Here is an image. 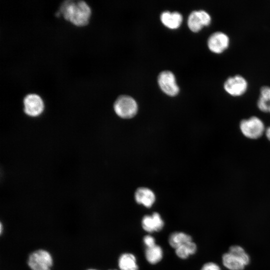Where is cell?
Segmentation results:
<instances>
[{
  "instance_id": "obj_5",
  "label": "cell",
  "mask_w": 270,
  "mask_h": 270,
  "mask_svg": "<svg viewBox=\"0 0 270 270\" xmlns=\"http://www.w3.org/2000/svg\"><path fill=\"white\" fill-rule=\"evenodd\" d=\"M223 88L228 94L232 96H240L247 92L248 83L244 76L236 74L226 78L224 82Z\"/></svg>"
},
{
  "instance_id": "obj_4",
  "label": "cell",
  "mask_w": 270,
  "mask_h": 270,
  "mask_svg": "<svg viewBox=\"0 0 270 270\" xmlns=\"http://www.w3.org/2000/svg\"><path fill=\"white\" fill-rule=\"evenodd\" d=\"M114 108L116 113L119 116L124 118H130L136 114L138 104L132 96L122 95L116 100Z\"/></svg>"
},
{
  "instance_id": "obj_21",
  "label": "cell",
  "mask_w": 270,
  "mask_h": 270,
  "mask_svg": "<svg viewBox=\"0 0 270 270\" xmlns=\"http://www.w3.org/2000/svg\"><path fill=\"white\" fill-rule=\"evenodd\" d=\"M201 270H220L219 266L214 262H208L204 264Z\"/></svg>"
},
{
  "instance_id": "obj_3",
  "label": "cell",
  "mask_w": 270,
  "mask_h": 270,
  "mask_svg": "<svg viewBox=\"0 0 270 270\" xmlns=\"http://www.w3.org/2000/svg\"><path fill=\"white\" fill-rule=\"evenodd\" d=\"M240 128L244 136L252 140L260 138L266 130L263 122L256 116L241 120Z\"/></svg>"
},
{
  "instance_id": "obj_17",
  "label": "cell",
  "mask_w": 270,
  "mask_h": 270,
  "mask_svg": "<svg viewBox=\"0 0 270 270\" xmlns=\"http://www.w3.org/2000/svg\"><path fill=\"white\" fill-rule=\"evenodd\" d=\"M196 250V246L192 241L188 242L176 248V254L180 258L184 259L190 254H194Z\"/></svg>"
},
{
  "instance_id": "obj_12",
  "label": "cell",
  "mask_w": 270,
  "mask_h": 270,
  "mask_svg": "<svg viewBox=\"0 0 270 270\" xmlns=\"http://www.w3.org/2000/svg\"><path fill=\"white\" fill-rule=\"evenodd\" d=\"M160 20L162 24L170 28H178L182 20V16L178 12H170L164 11L160 14Z\"/></svg>"
},
{
  "instance_id": "obj_11",
  "label": "cell",
  "mask_w": 270,
  "mask_h": 270,
  "mask_svg": "<svg viewBox=\"0 0 270 270\" xmlns=\"http://www.w3.org/2000/svg\"><path fill=\"white\" fill-rule=\"evenodd\" d=\"M136 201L146 208H150L154 203L156 198L153 192L146 188H140L135 192Z\"/></svg>"
},
{
  "instance_id": "obj_23",
  "label": "cell",
  "mask_w": 270,
  "mask_h": 270,
  "mask_svg": "<svg viewBox=\"0 0 270 270\" xmlns=\"http://www.w3.org/2000/svg\"><path fill=\"white\" fill-rule=\"evenodd\" d=\"M96 270L90 269V270Z\"/></svg>"
},
{
  "instance_id": "obj_13",
  "label": "cell",
  "mask_w": 270,
  "mask_h": 270,
  "mask_svg": "<svg viewBox=\"0 0 270 270\" xmlns=\"http://www.w3.org/2000/svg\"><path fill=\"white\" fill-rule=\"evenodd\" d=\"M256 104L260 111L270 113V86L264 85L260 87Z\"/></svg>"
},
{
  "instance_id": "obj_14",
  "label": "cell",
  "mask_w": 270,
  "mask_h": 270,
  "mask_svg": "<svg viewBox=\"0 0 270 270\" xmlns=\"http://www.w3.org/2000/svg\"><path fill=\"white\" fill-rule=\"evenodd\" d=\"M118 266L121 270H138L135 256L131 254H122L118 259Z\"/></svg>"
},
{
  "instance_id": "obj_20",
  "label": "cell",
  "mask_w": 270,
  "mask_h": 270,
  "mask_svg": "<svg viewBox=\"0 0 270 270\" xmlns=\"http://www.w3.org/2000/svg\"><path fill=\"white\" fill-rule=\"evenodd\" d=\"M143 240L144 244L146 246V248L152 247L156 245L155 240L151 236L146 235L144 236Z\"/></svg>"
},
{
  "instance_id": "obj_8",
  "label": "cell",
  "mask_w": 270,
  "mask_h": 270,
  "mask_svg": "<svg viewBox=\"0 0 270 270\" xmlns=\"http://www.w3.org/2000/svg\"><path fill=\"white\" fill-rule=\"evenodd\" d=\"M24 112L28 116H40L44 110V103L41 97L36 94H30L24 98Z\"/></svg>"
},
{
  "instance_id": "obj_9",
  "label": "cell",
  "mask_w": 270,
  "mask_h": 270,
  "mask_svg": "<svg viewBox=\"0 0 270 270\" xmlns=\"http://www.w3.org/2000/svg\"><path fill=\"white\" fill-rule=\"evenodd\" d=\"M158 81L162 90L168 95L174 96L178 93L180 88L175 76L172 72H162L158 76Z\"/></svg>"
},
{
  "instance_id": "obj_18",
  "label": "cell",
  "mask_w": 270,
  "mask_h": 270,
  "mask_svg": "<svg viewBox=\"0 0 270 270\" xmlns=\"http://www.w3.org/2000/svg\"><path fill=\"white\" fill-rule=\"evenodd\" d=\"M188 25L194 32L200 31L204 26L198 10H194L190 14L188 20Z\"/></svg>"
},
{
  "instance_id": "obj_2",
  "label": "cell",
  "mask_w": 270,
  "mask_h": 270,
  "mask_svg": "<svg viewBox=\"0 0 270 270\" xmlns=\"http://www.w3.org/2000/svg\"><path fill=\"white\" fill-rule=\"evenodd\" d=\"M224 266L230 270H242L248 264L250 258L241 246H232L222 258Z\"/></svg>"
},
{
  "instance_id": "obj_16",
  "label": "cell",
  "mask_w": 270,
  "mask_h": 270,
  "mask_svg": "<svg viewBox=\"0 0 270 270\" xmlns=\"http://www.w3.org/2000/svg\"><path fill=\"white\" fill-rule=\"evenodd\" d=\"M145 256L148 262L155 264L162 260V250L160 246L156 244L152 247L146 248L145 250Z\"/></svg>"
},
{
  "instance_id": "obj_15",
  "label": "cell",
  "mask_w": 270,
  "mask_h": 270,
  "mask_svg": "<svg viewBox=\"0 0 270 270\" xmlns=\"http://www.w3.org/2000/svg\"><path fill=\"white\" fill-rule=\"evenodd\" d=\"M191 241H192V237L182 232L172 233L168 238V242L170 246L175 249Z\"/></svg>"
},
{
  "instance_id": "obj_19",
  "label": "cell",
  "mask_w": 270,
  "mask_h": 270,
  "mask_svg": "<svg viewBox=\"0 0 270 270\" xmlns=\"http://www.w3.org/2000/svg\"><path fill=\"white\" fill-rule=\"evenodd\" d=\"M198 12L204 26H209L212 22V17L209 13L203 10H198Z\"/></svg>"
},
{
  "instance_id": "obj_1",
  "label": "cell",
  "mask_w": 270,
  "mask_h": 270,
  "mask_svg": "<svg viewBox=\"0 0 270 270\" xmlns=\"http://www.w3.org/2000/svg\"><path fill=\"white\" fill-rule=\"evenodd\" d=\"M91 14V9L86 2L66 0L60 4L56 16H62L74 25L84 26L88 24Z\"/></svg>"
},
{
  "instance_id": "obj_7",
  "label": "cell",
  "mask_w": 270,
  "mask_h": 270,
  "mask_svg": "<svg viewBox=\"0 0 270 270\" xmlns=\"http://www.w3.org/2000/svg\"><path fill=\"white\" fill-rule=\"evenodd\" d=\"M230 44L229 36L222 31L212 32L208 38L207 45L208 49L216 54H221L226 51Z\"/></svg>"
},
{
  "instance_id": "obj_22",
  "label": "cell",
  "mask_w": 270,
  "mask_h": 270,
  "mask_svg": "<svg viewBox=\"0 0 270 270\" xmlns=\"http://www.w3.org/2000/svg\"><path fill=\"white\" fill-rule=\"evenodd\" d=\"M265 134L266 138L270 141V126L266 130Z\"/></svg>"
},
{
  "instance_id": "obj_24",
  "label": "cell",
  "mask_w": 270,
  "mask_h": 270,
  "mask_svg": "<svg viewBox=\"0 0 270 270\" xmlns=\"http://www.w3.org/2000/svg\"></svg>"
},
{
  "instance_id": "obj_10",
  "label": "cell",
  "mask_w": 270,
  "mask_h": 270,
  "mask_svg": "<svg viewBox=\"0 0 270 270\" xmlns=\"http://www.w3.org/2000/svg\"><path fill=\"white\" fill-rule=\"evenodd\" d=\"M142 225L146 231L152 232L160 230L164 222L158 213L154 212L152 216H144L142 221Z\"/></svg>"
},
{
  "instance_id": "obj_6",
  "label": "cell",
  "mask_w": 270,
  "mask_h": 270,
  "mask_svg": "<svg viewBox=\"0 0 270 270\" xmlns=\"http://www.w3.org/2000/svg\"><path fill=\"white\" fill-rule=\"evenodd\" d=\"M52 259L48 252L39 250L32 253L28 260V264L32 270H50Z\"/></svg>"
}]
</instances>
